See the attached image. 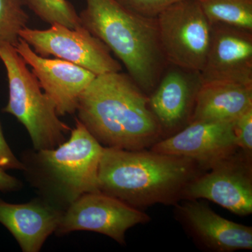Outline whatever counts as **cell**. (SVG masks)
I'll return each mask as SVG.
<instances>
[{
	"mask_svg": "<svg viewBox=\"0 0 252 252\" xmlns=\"http://www.w3.org/2000/svg\"><path fill=\"white\" fill-rule=\"evenodd\" d=\"M15 49L31 67L42 90L54 102L58 115L77 112L81 94L97 76L64 60L42 57L21 38Z\"/></svg>",
	"mask_w": 252,
	"mask_h": 252,
	"instance_id": "11",
	"label": "cell"
},
{
	"mask_svg": "<svg viewBox=\"0 0 252 252\" xmlns=\"http://www.w3.org/2000/svg\"><path fill=\"white\" fill-rule=\"evenodd\" d=\"M0 61L9 84V101L3 112L25 126L36 151L54 149L65 142L72 128L60 120L54 102L14 46L0 45Z\"/></svg>",
	"mask_w": 252,
	"mask_h": 252,
	"instance_id": "5",
	"label": "cell"
},
{
	"mask_svg": "<svg viewBox=\"0 0 252 252\" xmlns=\"http://www.w3.org/2000/svg\"><path fill=\"white\" fill-rule=\"evenodd\" d=\"M127 9L146 16L157 18L172 5L183 0H117Z\"/></svg>",
	"mask_w": 252,
	"mask_h": 252,
	"instance_id": "20",
	"label": "cell"
},
{
	"mask_svg": "<svg viewBox=\"0 0 252 252\" xmlns=\"http://www.w3.org/2000/svg\"><path fill=\"white\" fill-rule=\"evenodd\" d=\"M77 112L79 122L104 147L142 150L162 134L149 96L125 73L94 78L81 94Z\"/></svg>",
	"mask_w": 252,
	"mask_h": 252,
	"instance_id": "1",
	"label": "cell"
},
{
	"mask_svg": "<svg viewBox=\"0 0 252 252\" xmlns=\"http://www.w3.org/2000/svg\"><path fill=\"white\" fill-rule=\"evenodd\" d=\"M235 141L239 149L252 157V107L242 114L233 122Z\"/></svg>",
	"mask_w": 252,
	"mask_h": 252,
	"instance_id": "21",
	"label": "cell"
},
{
	"mask_svg": "<svg viewBox=\"0 0 252 252\" xmlns=\"http://www.w3.org/2000/svg\"><path fill=\"white\" fill-rule=\"evenodd\" d=\"M44 22L76 29L81 27L77 10L67 0H21Z\"/></svg>",
	"mask_w": 252,
	"mask_h": 252,
	"instance_id": "18",
	"label": "cell"
},
{
	"mask_svg": "<svg viewBox=\"0 0 252 252\" xmlns=\"http://www.w3.org/2000/svg\"><path fill=\"white\" fill-rule=\"evenodd\" d=\"M19 36L39 56L74 63L96 76L122 71V64L109 48L82 26L72 29L54 24L44 31L26 27Z\"/></svg>",
	"mask_w": 252,
	"mask_h": 252,
	"instance_id": "7",
	"label": "cell"
},
{
	"mask_svg": "<svg viewBox=\"0 0 252 252\" xmlns=\"http://www.w3.org/2000/svg\"><path fill=\"white\" fill-rule=\"evenodd\" d=\"M28 21L21 0H0V45L9 44L15 47L20 32L27 27Z\"/></svg>",
	"mask_w": 252,
	"mask_h": 252,
	"instance_id": "19",
	"label": "cell"
},
{
	"mask_svg": "<svg viewBox=\"0 0 252 252\" xmlns=\"http://www.w3.org/2000/svg\"><path fill=\"white\" fill-rule=\"evenodd\" d=\"M103 147L77 118L69 140L56 148L36 151L23 162L25 171L46 200L67 209L84 194L99 191Z\"/></svg>",
	"mask_w": 252,
	"mask_h": 252,
	"instance_id": "4",
	"label": "cell"
},
{
	"mask_svg": "<svg viewBox=\"0 0 252 252\" xmlns=\"http://www.w3.org/2000/svg\"><path fill=\"white\" fill-rule=\"evenodd\" d=\"M159 39L167 63L200 73L206 61L212 25L197 0H183L157 17Z\"/></svg>",
	"mask_w": 252,
	"mask_h": 252,
	"instance_id": "6",
	"label": "cell"
},
{
	"mask_svg": "<svg viewBox=\"0 0 252 252\" xmlns=\"http://www.w3.org/2000/svg\"><path fill=\"white\" fill-rule=\"evenodd\" d=\"M200 85V73L167 66L149 95V107L162 132L176 130L187 121L189 123Z\"/></svg>",
	"mask_w": 252,
	"mask_h": 252,
	"instance_id": "14",
	"label": "cell"
},
{
	"mask_svg": "<svg viewBox=\"0 0 252 252\" xmlns=\"http://www.w3.org/2000/svg\"><path fill=\"white\" fill-rule=\"evenodd\" d=\"M81 26L98 38L149 95L169 66L160 46L157 18L146 17L117 0H86Z\"/></svg>",
	"mask_w": 252,
	"mask_h": 252,
	"instance_id": "3",
	"label": "cell"
},
{
	"mask_svg": "<svg viewBox=\"0 0 252 252\" xmlns=\"http://www.w3.org/2000/svg\"><path fill=\"white\" fill-rule=\"evenodd\" d=\"M200 77L201 83L252 84V31L212 25L210 47Z\"/></svg>",
	"mask_w": 252,
	"mask_h": 252,
	"instance_id": "12",
	"label": "cell"
},
{
	"mask_svg": "<svg viewBox=\"0 0 252 252\" xmlns=\"http://www.w3.org/2000/svg\"><path fill=\"white\" fill-rule=\"evenodd\" d=\"M252 107V84L232 81L201 83L189 123L233 122Z\"/></svg>",
	"mask_w": 252,
	"mask_h": 252,
	"instance_id": "16",
	"label": "cell"
},
{
	"mask_svg": "<svg viewBox=\"0 0 252 252\" xmlns=\"http://www.w3.org/2000/svg\"><path fill=\"white\" fill-rule=\"evenodd\" d=\"M200 167L187 158L151 150L103 147L99 162V191L131 206L177 205Z\"/></svg>",
	"mask_w": 252,
	"mask_h": 252,
	"instance_id": "2",
	"label": "cell"
},
{
	"mask_svg": "<svg viewBox=\"0 0 252 252\" xmlns=\"http://www.w3.org/2000/svg\"><path fill=\"white\" fill-rule=\"evenodd\" d=\"M22 183L18 179L8 175L4 170L0 168V191L11 192L19 190Z\"/></svg>",
	"mask_w": 252,
	"mask_h": 252,
	"instance_id": "23",
	"label": "cell"
},
{
	"mask_svg": "<svg viewBox=\"0 0 252 252\" xmlns=\"http://www.w3.org/2000/svg\"><path fill=\"white\" fill-rule=\"evenodd\" d=\"M0 168L3 170L6 169H16V170H26L23 162L15 157L14 153L5 140L3 135L2 129L0 124Z\"/></svg>",
	"mask_w": 252,
	"mask_h": 252,
	"instance_id": "22",
	"label": "cell"
},
{
	"mask_svg": "<svg viewBox=\"0 0 252 252\" xmlns=\"http://www.w3.org/2000/svg\"><path fill=\"white\" fill-rule=\"evenodd\" d=\"M238 149L233 122H192L175 135L159 140L151 150L191 159L209 170Z\"/></svg>",
	"mask_w": 252,
	"mask_h": 252,
	"instance_id": "10",
	"label": "cell"
},
{
	"mask_svg": "<svg viewBox=\"0 0 252 252\" xmlns=\"http://www.w3.org/2000/svg\"><path fill=\"white\" fill-rule=\"evenodd\" d=\"M64 210L46 199L12 204L0 199V223L6 227L24 252L40 251L56 232Z\"/></svg>",
	"mask_w": 252,
	"mask_h": 252,
	"instance_id": "15",
	"label": "cell"
},
{
	"mask_svg": "<svg viewBox=\"0 0 252 252\" xmlns=\"http://www.w3.org/2000/svg\"><path fill=\"white\" fill-rule=\"evenodd\" d=\"M209 170L210 172L200 174L186 186L182 199H207L238 216L251 215V157L238 151Z\"/></svg>",
	"mask_w": 252,
	"mask_h": 252,
	"instance_id": "9",
	"label": "cell"
},
{
	"mask_svg": "<svg viewBox=\"0 0 252 252\" xmlns=\"http://www.w3.org/2000/svg\"><path fill=\"white\" fill-rule=\"evenodd\" d=\"M149 215L119 199L101 191L81 195L63 212L56 232L64 235L89 230L125 244L129 228L149 221Z\"/></svg>",
	"mask_w": 252,
	"mask_h": 252,
	"instance_id": "8",
	"label": "cell"
},
{
	"mask_svg": "<svg viewBox=\"0 0 252 252\" xmlns=\"http://www.w3.org/2000/svg\"><path fill=\"white\" fill-rule=\"evenodd\" d=\"M212 25L252 31V0H197Z\"/></svg>",
	"mask_w": 252,
	"mask_h": 252,
	"instance_id": "17",
	"label": "cell"
},
{
	"mask_svg": "<svg viewBox=\"0 0 252 252\" xmlns=\"http://www.w3.org/2000/svg\"><path fill=\"white\" fill-rule=\"evenodd\" d=\"M177 207L182 224L206 250L215 252L252 250V227L226 220L197 200H187Z\"/></svg>",
	"mask_w": 252,
	"mask_h": 252,
	"instance_id": "13",
	"label": "cell"
}]
</instances>
